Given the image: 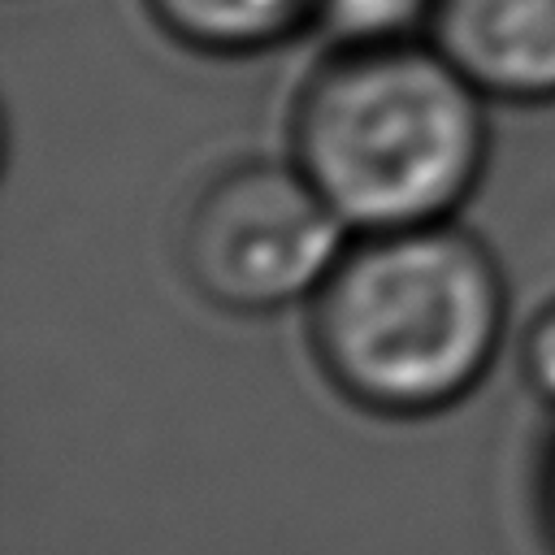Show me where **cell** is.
<instances>
[{
  "label": "cell",
  "mask_w": 555,
  "mask_h": 555,
  "mask_svg": "<svg viewBox=\"0 0 555 555\" xmlns=\"http://www.w3.org/2000/svg\"><path fill=\"white\" fill-rule=\"evenodd\" d=\"M538 516H542V529H546V542L555 551V438L542 455V468H538Z\"/></svg>",
  "instance_id": "cell-7"
},
{
  "label": "cell",
  "mask_w": 555,
  "mask_h": 555,
  "mask_svg": "<svg viewBox=\"0 0 555 555\" xmlns=\"http://www.w3.org/2000/svg\"><path fill=\"white\" fill-rule=\"evenodd\" d=\"M434 0H321V22L334 43H382L425 35Z\"/></svg>",
  "instance_id": "cell-6"
},
{
  "label": "cell",
  "mask_w": 555,
  "mask_h": 555,
  "mask_svg": "<svg viewBox=\"0 0 555 555\" xmlns=\"http://www.w3.org/2000/svg\"><path fill=\"white\" fill-rule=\"evenodd\" d=\"M147 17L204 56L273 52L321 22V0H143Z\"/></svg>",
  "instance_id": "cell-5"
},
{
  "label": "cell",
  "mask_w": 555,
  "mask_h": 555,
  "mask_svg": "<svg viewBox=\"0 0 555 555\" xmlns=\"http://www.w3.org/2000/svg\"><path fill=\"white\" fill-rule=\"evenodd\" d=\"M499 256L451 221L351 234L308 299V351L360 412L421 421L464 403L507 338Z\"/></svg>",
  "instance_id": "cell-1"
},
{
  "label": "cell",
  "mask_w": 555,
  "mask_h": 555,
  "mask_svg": "<svg viewBox=\"0 0 555 555\" xmlns=\"http://www.w3.org/2000/svg\"><path fill=\"white\" fill-rule=\"evenodd\" d=\"M425 39L503 104H555V0H434Z\"/></svg>",
  "instance_id": "cell-4"
},
{
  "label": "cell",
  "mask_w": 555,
  "mask_h": 555,
  "mask_svg": "<svg viewBox=\"0 0 555 555\" xmlns=\"http://www.w3.org/2000/svg\"><path fill=\"white\" fill-rule=\"evenodd\" d=\"M286 156L351 234L451 221L490 160V100L425 35L334 43L295 91Z\"/></svg>",
  "instance_id": "cell-2"
},
{
  "label": "cell",
  "mask_w": 555,
  "mask_h": 555,
  "mask_svg": "<svg viewBox=\"0 0 555 555\" xmlns=\"http://www.w3.org/2000/svg\"><path fill=\"white\" fill-rule=\"evenodd\" d=\"M347 243L351 225L291 156H251L199 186L178 234V264L204 304L269 317L308 308Z\"/></svg>",
  "instance_id": "cell-3"
}]
</instances>
